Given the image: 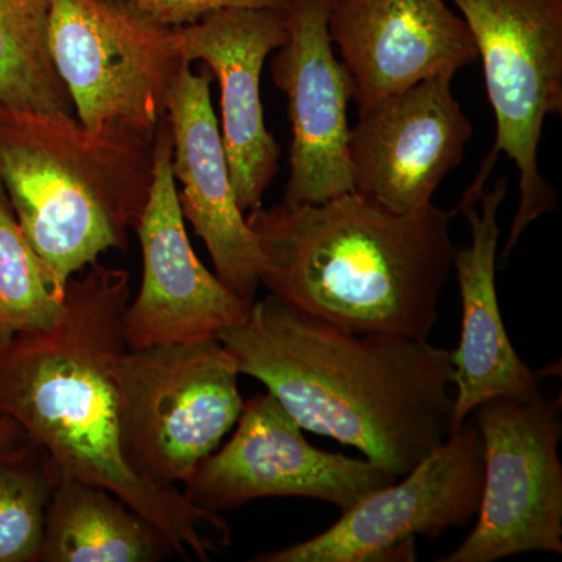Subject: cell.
<instances>
[{
    "instance_id": "cell-1",
    "label": "cell",
    "mask_w": 562,
    "mask_h": 562,
    "mask_svg": "<svg viewBox=\"0 0 562 562\" xmlns=\"http://www.w3.org/2000/svg\"><path fill=\"white\" fill-rule=\"evenodd\" d=\"M128 302L131 276L124 269L95 261L74 276L57 324L0 347V414L49 454L61 479L111 492L157 528L173 552L206 561L216 546L203 527L228 543L227 522L176 484L140 476L122 450L120 364L128 350Z\"/></svg>"
},
{
    "instance_id": "cell-2",
    "label": "cell",
    "mask_w": 562,
    "mask_h": 562,
    "mask_svg": "<svg viewBox=\"0 0 562 562\" xmlns=\"http://www.w3.org/2000/svg\"><path fill=\"white\" fill-rule=\"evenodd\" d=\"M217 339L303 430L397 480L452 432V358L428 339L346 330L272 294Z\"/></svg>"
},
{
    "instance_id": "cell-3",
    "label": "cell",
    "mask_w": 562,
    "mask_h": 562,
    "mask_svg": "<svg viewBox=\"0 0 562 562\" xmlns=\"http://www.w3.org/2000/svg\"><path fill=\"white\" fill-rule=\"evenodd\" d=\"M453 213L432 203L394 213L351 191L246 220L269 294L346 330L428 339L457 254Z\"/></svg>"
},
{
    "instance_id": "cell-4",
    "label": "cell",
    "mask_w": 562,
    "mask_h": 562,
    "mask_svg": "<svg viewBox=\"0 0 562 562\" xmlns=\"http://www.w3.org/2000/svg\"><path fill=\"white\" fill-rule=\"evenodd\" d=\"M154 138L0 103V180L58 299L77 272L127 246L150 194Z\"/></svg>"
},
{
    "instance_id": "cell-5",
    "label": "cell",
    "mask_w": 562,
    "mask_h": 562,
    "mask_svg": "<svg viewBox=\"0 0 562 562\" xmlns=\"http://www.w3.org/2000/svg\"><path fill=\"white\" fill-rule=\"evenodd\" d=\"M468 24L495 116L494 146L454 211L473 205L498 155L519 172V205L503 257L528 225L558 206L539 171V144L550 114H562V0H450Z\"/></svg>"
},
{
    "instance_id": "cell-6",
    "label": "cell",
    "mask_w": 562,
    "mask_h": 562,
    "mask_svg": "<svg viewBox=\"0 0 562 562\" xmlns=\"http://www.w3.org/2000/svg\"><path fill=\"white\" fill-rule=\"evenodd\" d=\"M239 375L217 338L125 351L121 442L133 471L158 484L187 482L241 416Z\"/></svg>"
},
{
    "instance_id": "cell-7",
    "label": "cell",
    "mask_w": 562,
    "mask_h": 562,
    "mask_svg": "<svg viewBox=\"0 0 562 562\" xmlns=\"http://www.w3.org/2000/svg\"><path fill=\"white\" fill-rule=\"evenodd\" d=\"M50 60L90 132L125 128L154 138L184 60L176 29L120 0H47Z\"/></svg>"
},
{
    "instance_id": "cell-8",
    "label": "cell",
    "mask_w": 562,
    "mask_h": 562,
    "mask_svg": "<svg viewBox=\"0 0 562 562\" xmlns=\"http://www.w3.org/2000/svg\"><path fill=\"white\" fill-rule=\"evenodd\" d=\"M483 490L471 535L442 562L562 553L561 397L491 398L473 409Z\"/></svg>"
},
{
    "instance_id": "cell-9",
    "label": "cell",
    "mask_w": 562,
    "mask_h": 562,
    "mask_svg": "<svg viewBox=\"0 0 562 562\" xmlns=\"http://www.w3.org/2000/svg\"><path fill=\"white\" fill-rule=\"evenodd\" d=\"M401 482L386 484L308 541L260 554L257 562L414 561L416 536L439 538L476 516L483 442L475 422L450 432Z\"/></svg>"
},
{
    "instance_id": "cell-10",
    "label": "cell",
    "mask_w": 562,
    "mask_h": 562,
    "mask_svg": "<svg viewBox=\"0 0 562 562\" xmlns=\"http://www.w3.org/2000/svg\"><path fill=\"white\" fill-rule=\"evenodd\" d=\"M235 427L184 482L188 498L210 513L268 497L314 498L344 513L397 480L372 461L313 447L269 391L244 402Z\"/></svg>"
},
{
    "instance_id": "cell-11",
    "label": "cell",
    "mask_w": 562,
    "mask_h": 562,
    "mask_svg": "<svg viewBox=\"0 0 562 562\" xmlns=\"http://www.w3.org/2000/svg\"><path fill=\"white\" fill-rule=\"evenodd\" d=\"M168 116L154 138V180L135 231L143 250V281L124 314L128 349L217 338L241 324L251 305L199 261L188 239L172 173Z\"/></svg>"
},
{
    "instance_id": "cell-12",
    "label": "cell",
    "mask_w": 562,
    "mask_h": 562,
    "mask_svg": "<svg viewBox=\"0 0 562 562\" xmlns=\"http://www.w3.org/2000/svg\"><path fill=\"white\" fill-rule=\"evenodd\" d=\"M452 80L420 81L358 113L347 144L355 192L394 213L431 205L473 133Z\"/></svg>"
},
{
    "instance_id": "cell-13",
    "label": "cell",
    "mask_w": 562,
    "mask_h": 562,
    "mask_svg": "<svg viewBox=\"0 0 562 562\" xmlns=\"http://www.w3.org/2000/svg\"><path fill=\"white\" fill-rule=\"evenodd\" d=\"M331 0H291L273 50V83L288 99L290 180L283 202L319 203L353 191L347 109L351 87L328 31Z\"/></svg>"
},
{
    "instance_id": "cell-14",
    "label": "cell",
    "mask_w": 562,
    "mask_h": 562,
    "mask_svg": "<svg viewBox=\"0 0 562 562\" xmlns=\"http://www.w3.org/2000/svg\"><path fill=\"white\" fill-rule=\"evenodd\" d=\"M328 31L358 113L479 60L468 24L446 0H331Z\"/></svg>"
},
{
    "instance_id": "cell-15",
    "label": "cell",
    "mask_w": 562,
    "mask_h": 562,
    "mask_svg": "<svg viewBox=\"0 0 562 562\" xmlns=\"http://www.w3.org/2000/svg\"><path fill=\"white\" fill-rule=\"evenodd\" d=\"M286 35V13L221 10L176 29L184 61H203L221 87V135L243 211L261 209L281 149L265 124L261 72Z\"/></svg>"
},
{
    "instance_id": "cell-16",
    "label": "cell",
    "mask_w": 562,
    "mask_h": 562,
    "mask_svg": "<svg viewBox=\"0 0 562 562\" xmlns=\"http://www.w3.org/2000/svg\"><path fill=\"white\" fill-rule=\"evenodd\" d=\"M213 72L184 61L166 102L172 128V173L180 183L184 220L205 243L217 277L238 297L254 303L261 284L262 255L233 190L220 121L211 103Z\"/></svg>"
},
{
    "instance_id": "cell-17",
    "label": "cell",
    "mask_w": 562,
    "mask_h": 562,
    "mask_svg": "<svg viewBox=\"0 0 562 562\" xmlns=\"http://www.w3.org/2000/svg\"><path fill=\"white\" fill-rule=\"evenodd\" d=\"M508 188L505 180L482 192L479 201L461 213L471 227V244L454 254L462 303V327L458 349L450 351L453 366L452 431L461 427L476 406L497 397H530L538 394L539 380L513 347L498 305L495 288L498 211Z\"/></svg>"
},
{
    "instance_id": "cell-18",
    "label": "cell",
    "mask_w": 562,
    "mask_h": 562,
    "mask_svg": "<svg viewBox=\"0 0 562 562\" xmlns=\"http://www.w3.org/2000/svg\"><path fill=\"white\" fill-rule=\"evenodd\" d=\"M172 553L165 536L111 492L68 479L55 487L38 562H155Z\"/></svg>"
},
{
    "instance_id": "cell-19",
    "label": "cell",
    "mask_w": 562,
    "mask_h": 562,
    "mask_svg": "<svg viewBox=\"0 0 562 562\" xmlns=\"http://www.w3.org/2000/svg\"><path fill=\"white\" fill-rule=\"evenodd\" d=\"M47 0H0V103L76 117L47 47Z\"/></svg>"
},
{
    "instance_id": "cell-20",
    "label": "cell",
    "mask_w": 562,
    "mask_h": 562,
    "mask_svg": "<svg viewBox=\"0 0 562 562\" xmlns=\"http://www.w3.org/2000/svg\"><path fill=\"white\" fill-rule=\"evenodd\" d=\"M61 475L29 441L0 449V562H38L47 508Z\"/></svg>"
},
{
    "instance_id": "cell-21",
    "label": "cell",
    "mask_w": 562,
    "mask_h": 562,
    "mask_svg": "<svg viewBox=\"0 0 562 562\" xmlns=\"http://www.w3.org/2000/svg\"><path fill=\"white\" fill-rule=\"evenodd\" d=\"M63 313L0 180V347L22 333L47 330Z\"/></svg>"
},
{
    "instance_id": "cell-22",
    "label": "cell",
    "mask_w": 562,
    "mask_h": 562,
    "mask_svg": "<svg viewBox=\"0 0 562 562\" xmlns=\"http://www.w3.org/2000/svg\"><path fill=\"white\" fill-rule=\"evenodd\" d=\"M144 16L177 29L221 10H271L286 13L291 0H120Z\"/></svg>"
},
{
    "instance_id": "cell-23",
    "label": "cell",
    "mask_w": 562,
    "mask_h": 562,
    "mask_svg": "<svg viewBox=\"0 0 562 562\" xmlns=\"http://www.w3.org/2000/svg\"><path fill=\"white\" fill-rule=\"evenodd\" d=\"M25 441H27V436L21 430L20 425L0 414V449L21 446Z\"/></svg>"
}]
</instances>
